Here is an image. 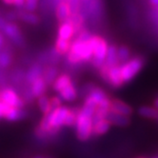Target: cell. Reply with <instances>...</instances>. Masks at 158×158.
I'll return each instance as SVG.
<instances>
[{"label":"cell","mask_w":158,"mask_h":158,"mask_svg":"<svg viewBox=\"0 0 158 158\" xmlns=\"http://www.w3.org/2000/svg\"><path fill=\"white\" fill-rule=\"evenodd\" d=\"M138 158H146V157H138Z\"/></svg>","instance_id":"74e56055"},{"label":"cell","mask_w":158,"mask_h":158,"mask_svg":"<svg viewBox=\"0 0 158 158\" xmlns=\"http://www.w3.org/2000/svg\"><path fill=\"white\" fill-rule=\"evenodd\" d=\"M6 5H14V0H2Z\"/></svg>","instance_id":"836d02e7"},{"label":"cell","mask_w":158,"mask_h":158,"mask_svg":"<svg viewBox=\"0 0 158 158\" xmlns=\"http://www.w3.org/2000/svg\"><path fill=\"white\" fill-rule=\"evenodd\" d=\"M156 120H158V115H157V118H156Z\"/></svg>","instance_id":"f35d334b"},{"label":"cell","mask_w":158,"mask_h":158,"mask_svg":"<svg viewBox=\"0 0 158 158\" xmlns=\"http://www.w3.org/2000/svg\"><path fill=\"white\" fill-rule=\"evenodd\" d=\"M153 107L156 109V110H158V96L154 99V101H153Z\"/></svg>","instance_id":"e575fe53"},{"label":"cell","mask_w":158,"mask_h":158,"mask_svg":"<svg viewBox=\"0 0 158 158\" xmlns=\"http://www.w3.org/2000/svg\"><path fill=\"white\" fill-rule=\"evenodd\" d=\"M18 16L20 17V19L22 21H24L25 23H28V24H31V25H37L39 23V17L33 14L32 12H20L18 14Z\"/></svg>","instance_id":"d4e9b609"},{"label":"cell","mask_w":158,"mask_h":158,"mask_svg":"<svg viewBox=\"0 0 158 158\" xmlns=\"http://www.w3.org/2000/svg\"><path fill=\"white\" fill-rule=\"evenodd\" d=\"M111 127L110 122L107 118H102L94 122L93 136H101L106 134Z\"/></svg>","instance_id":"7c38bea8"},{"label":"cell","mask_w":158,"mask_h":158,"mask_svg":"<svg viewBox=\"0 0 158 158\" xmlns=\"http://www.w3.org/2000/svg\"><path fill=\"white\" fill-rule=\"evenodd\" d=\"M110 110L114 112V114L125 115V116H130L133 112V109L130 105H128L127 103L124 102V101L117 99V98L110 99Z\"/></svg>","instance_id":"52a82bcc"},{"label":"cell","mask_w":158,"mask_h":158,"mask_svg":"<svg viewBox=\"0 0 158 158\" xmlns=\"http://www.w3.org/2000/svg\"><path fill=\"white\" fill-rule=\"evenodd\" d=\"M62 105V99L58 96V95H55V96H52L51 98V106H52V109H55L59 106Z\"/></svg>","instance_id":"f546056e"},{"label":"cell","mask_w":158,"mask_h":158,"mask_svg":"<svg viewBox=\"0 0 158 158\" xmlns=\"http://www.w3.org/2000/svg\"><path fill=\"white\" fill-rule=\"evenodd\" d=\"M138 114L147 119H156L158 115V110H156L153 106H141L138 108Z\"/></svg>","instance_id":"cb8c5ba5"},{"label":"cell","mask_w":158,"mask_h":158,"mask_svg":"<svg viewBox=\"0 0 158 158\" xmlns=\"http://www.w3.org/2000/svg\"><path fill=\"white\" fill-rule=\"evenodd\" d=\"M89 42L93 49V58L91 63L94 68L99 70L105 64V58L110 45L105 38L100 35H91Z\"/></svg>","instance_id":"3957f363"},{"label":"cell","mask_w":158,"mask_h":158,"mask_svg":"<svg viewBox=\"0 0 158 158\" xmlns=\"http://www.w3.org/2000/svg\"><path fill=\"white\" fill-rule=\"evenodd\" d=\"M59 74H58V69L55 67V65H49L47 67L44 68L43 71V75L42 77L44 78L45 82L47 83V85H52L53 81L56 79Z\"/></svg>","instance_id":"d6986e66"},{"label":"cell","mask_w":158,"mask_h":158,"mask_svg":"<svg viewBox=\"0 0 158 158\" xmlns=\"http://www.w3.org/2000/svg\"><path fill=\"white\" fill-rule=\"evenodd\" d=\"M94 115L89 114L81 109L77 110L76 121H75V134L78 140L88 141L93 136V129H94Z\"/></svg>","instance_id":"7a4b0ae2"},{"label":"cell","mask_w":158,"mask_h":158,"mask_svg":"<svg viewBox=\"0 0 158 158\" xmlns=\"http://www.w3.org/2000/svg\"><path fill=\"white\" fill-rule=\"evenodd\" d=\"M117 56H118V62L119 65L125 63L131 58V51L127 46H120L117 47Z\"/></svg>","instance_id":"484cf974"},{"label":"cell","mask_w":158,"mask_h":158,"mask_svg":"<svg viewBox=\"0 0 158 158\" xmlns=\"http://www.w3.org/2000/svg\"><path fill=\"white\" fill-rule=\"evenodd\" d=\"M91 33L86 29H82L72 41L71 49L66 54L67 61L71 65H79L85 62H91L93 58V49L89 39Z\"/></svg>","instance_id":"6da1fadb"},{"label":"cell","mask_w":158,"mask_h":158,"mask_svg":"<svg viewBox=\"0 0 158 158\" xmlns=\"http://www.w3.org/2000/svg\"><path fill=\"white\" fill-rule=\"evenodd\" d=\"M3 44V39H2V37H1V35H0V46Z\"/></svg>","instance_id":"d590c367"},{"label":"cell","mask_w":158,"mask_h":158,"mask_svg":"<svg viewBox=\"0 0 158 158\" xmlns=\"http://www.w3.org/2000/svg\"><path fill=\"white\" fill-rule=\"evenodd\" d=\"M154 158H156V157H154Z\"/></svg>","instance_id":"60d3db41"},{"label":"cell","mask_w":158,"mask_h":158,"mask_svg":"<svg viewBox=\"0 0 158 158\" xmlns=\"http://www.w3.org/2000/svg\"><path fill=\"white\" fill-rule=\"evenodd\" d=\"M76 114H77V110L71 109L68 114L66 121H65V126L66 127H74L75 121H76Z\"/></svg>","instance_id":"4316f807"},{"label":"cell","mask_w":158,"mask_h":158,"mask_svg":"<svg viewBox=\"0 0 158 158\" xmlns=\"http://www.w3.org/2000/svg\"><path fill=\"white\" fill-rule=\"evenodd\" d=\"M37 105L43 115L49 114L52 110L51 106V98L46 94H42L41 96L37 97Z\"/></svg>","instance_id":"603a6c76"},{"label":"cell","mask_w":158,"mask_h":158,"mask_svg":"<svg viewBox=\"0 0 158 158\" xmlns=\"http://www.w3.org/2000/svg\"><path fill=\"white\" fill-rule=\"evenodd\" d=\"M0 100L12 108H23L25 105L22 98L16 94L15 89L10 88L3 89L0 92Z\"/></svg>","instance_id":"8992f818"},{"label":"cell","mask_w":158,"mask_h":158,"mask_svg":"<svg viewBox=\"0 0 158 158\" xmlns=\"http://www.w3.org/2000/svg\"><path fill=\"white\" fill-rule=\"evenodd\" d=\"M38 0H26L25 3V9L27 12H35L37 8Z\"/></svg>","instance_id":"f1b7e54d"},{"label":"cell","mask_w":158,"mask_h":158,"mask_svg":"<svg viewBox=\"0 0 158 158\" xmlns=\"http://www.w3.org/2000/svg\"><path fill=\"white\" fill-rule=\"evenodd\" d=\"M72 15L71 6L66 0H59L58 3L55 6V16L59 23L69 20Z\"/></svg>","instance_id":"ba28073f"},{"label":"cell","mask_w":158,"mask_h":158,"mask_svg":"<svg viewBox=\"0 0 158 158\" xmlns=\"http://www.w3.org/2000/svg\"><path fill=\"white\" fill-rule=\"evenodd\" d=\"M156 158H158V156H157V157H156Z\"/></svg>","instance_id":"ab89813d"},{"label":"cell","mask_w":158,"mask_h":158,"mask_svg":"<svg viewBox=\"0 0 158 158\" xmlns=\"http://www.w3.org/2000/svg\"><path fill=\"white\" fill-rule=\"evenodd\" d=\"M104 65L108 68H111L114 66L119 65L118 56H117V47L115 45H110L109 46Z\"/></svg>","instance_id":"ac0fdd59"},{"label":"cell","mask_w":158,"mask_h":158,"mask_svg":"<svg viewBox=\"0 0 158 158\" xmlns=\"http://www.w3.org/2000/svg\"><path fill=\"white\" fill-rule=\"evenodd\" d=\"M12 63V55L8 52H2L0 53V67L6 68Z\"/></svg>","instance_id":"83f0119b"},{"label":"cell","mask_w":158,"mask_h":158,"mask_svg":"<svg viewBox=\"0 0 158 158\" xmlns=\"http://www.w3.org/2000/svg\"><path fill=\"white\" fill-rule=\"evenodd\" d=\"M87 96H89L91 99H93L98 106V104L101 102V101H103L106 97H108V94L104 92V89H102L101 88L93 86L89 89Z\"/></svg>","instance_id":"7402d4cb"},{"label":"cell","mask_w":158,"mask_h":158,"mask_svg":"<svg viewBox=\"0 0 158 158\" xmlns=\"http://www.w3.org/2000/svg\"><path fill=\"white\" fill-rule=\"evenodd\" d=\"M70 110L71 109L69 107L61 105L57 108L53 109L49 114L43 115V116H46L51 128L55 132H58L59 130L65 126V121H66L68 114H69Z\"/></svg>","instance_id":"5b68a950"},{"label":"cell","mask_w":158,"mask_h":158,"mask_svg":"<svg viewBox=\"0 0 158 158\" xmlns=\"http://www.w3.org/2000/svg\"><path fill=\"white\" fill-rule=\"evenodd\" d=\"M106 83H108L109 85H110L114 88H120L124 85V82L121 77V73H120V65H116L111 68H109Z\"/></svg>","instance_id":"30bf717a"},{"label":"cell","mask_w":158,"mask_h":158,"mask_svg":"<svg viewBox=\"0 0 158 158\" xmlns=\"http://www.w3.org/2000/svg\"><path fill=\"white\" fill-rule=\"evenodd\" d=\"M47 83L45 82L44 78L41 76L39 78H37L36 80L33 81L31 84V94L32 95V97H39L42 94H45V92L47 89Z\"/></svg>","instance_id":"4fadbf2b"},{"label":"cell","mask_w":158,"mask_h":158,"mask_svg":"<svg viewBox=\"0 0 158 158\" xmlns=\"http://www.w3.org/2000/svg\"><path fill=\"white\" fill-rule=\"evenodd\" d=\"M6 24H7V22L5 21V19H3V18H1L0 17V30H3L4 29V27L6 26Z\"/></svg>","instance_id":"1f68e13d"},{"label":"cell","mask_w":158,"mask_h":158,"mask_svg":"<svg viewBox=\"0 0 158 158\" xmlns=\"http://www.w3.org/2000/svg\"><path fill=\"white\" fill-rule=\"evenodd\" d=\"M58 94H59V97L62 99V101H65V102H73V101H74L77 98V89L73 82L69 86H67L66 88H64Z\"/></svg>","instance_id":"2e32d148"},{"label":"cell","mask_w":158,"mask_h":158,"mask_svg":"<svg viewBox=\"0 0 158 158\" xmlns=\"http://www.w3.org/2000/svg\"><path fill=\"white\" fill-rule=\"evenodd\" d=\"M106 118L110 122L111 125H115V126H119V127H126L131 122L129 116L117 114H114V112H112L110 110L107 114Z\"/></svg>","instance_id":"9a60e30c"},{"label":"cell","mask_w":158,"mask_h":158,"mask_svg":"<svg viewBox=\"0 0 158 158\" xmlns=\"http://www.w3.org/2000/svg\"><path fill=\"white\" fill-rule=\"evenodd\" d=\"M27 116V112L23 108H12L10 107L8 110V112L5 115V118L8 121L15 122L24 119Z\"/></svg>","instance_id":"e0dca14e"},{"label":"cell","mask_w":158,"mask_h":158,"mask_svg":"<svg viewBox=\"0 0 158 158\" xmlns=\"http://www.w3.org/2000/svg\"><path fill=\"white\" fill-rule=\"evenodd\" d=\"M2 31L10 39H12L17 45H20L22 42H23V38H22V35H21V31H20V30L16 24L8 23L7 22V24L4 27V29L2 30Z\"/></svg>","instance_id":"8fae6325"},{"label":"cell","mask_w":158,"mask_h":158,"mask_svg":"<svg viewBox=\"0 0 158 158\" xmlns=\"http://www.w3.org/2000/svg\"><path fill=\"white\" fill-rule=\"evenodd\" d=\"M35 158H44V157H41V156H36Z\"/></svg>","instance_id":"8d00e7d4"},{"label":"cell","mask_w":158,"mask_h":158,"mask_svg":"<svg viewBox=\"0 0 158 158\" xmlns=\"http://www.w3.org/2000/svg\"><path fill=\"white\" fill-rule=\"evenodd\" d=\"M71 45H72V41L57 37L55 40L53 49L60 56H64L69 52V51L71 49Z\"/></svg>","instance_id":"44dd1931"},{"label":"cell","mask_w":158,"mask_h":158,"mask_svg":"<svg viewBox=\"0 0 158 158\" xmlns=\"http://www.w3.org/2000/svg\"><path fill=\"white\" fill-rule=\"evenodd\" d=\"M149 3L153 8H158V0H149Z\"/></svg>","instance_id":"d6a6232c"},{"label":"cell","mask_w":158,"mask_h":158,"mask_svg":"<svg viewBox=\"0 0 158 158\" xmlns=\"http://www.w3.org/2000/svg\"><path fill=\"white\" fill-rule=\"evenodd\" d=\"M72 83H73V79L71 75L68 73H62L56 77V79L53 81L52 86L54 92L59 93L64 88H66L67 86H69Z\"/></svg>","instance_id":"5bb4252c"},{"label":"cell","mask_w":158,"mask_h":158,"mask_svg":"<svg viewBox=\"0 0 158 158\" xmlns=\"http://www.w3.org/2000/svg\"><path fill=\"white\" fill-rule=\"evenodd\" d=\"M43 71H44V68L42 66V64H33L30 69L27 72V81L31 84L35 80H36L37 78L41 77L43 75Z\"/></svg>","instance_id":"ffe728a7"},{"label":"cell","mask_w":158,"mask_h":158,"mask_svg":"<svg viewBox=\"0 0 158 158\" xmlns=\"http://www.w3.org/2000/svg\"><path fill=\"white\" fill-rule=\"evenodd\" d=\"M26 0H14V6L16 8H22L25 6Z\"/></svg>","instance_id":"4dcf8cb0"},{"label":"cell","mask_w":158,"mask_h":158,"mask_svg":"<svg viewBox=\"0 0 158 158\" xmlns=\"http://www.w3.org/2000/svg\"><path fill=\"white\" fill-rule=\"evenodd\" d=\"M76 33H77V31H76L74 26L69 20H67L65 22L60 23L58 31H57V37L73 41V39L76 35Z\"/></svg>","instance_id":"9c48e42d"},{"label":"cell","mask_w":158,"mask_h":158,"mask_svg":"<svg viewBox=\"0 0 158 158\" xmlns=\"http://www.w3.org/2000/svg\"><path fill=\"white\" fill-rule=\"evenodd\" d=\"M144 64H145V61L141 56L131 57L128 61L121 64L120 73H121V77H122L124 84L131 82L132 79L141 72V70L144 67Z\"/></svg>","instance_id":"277c9868"}]
</instances>
